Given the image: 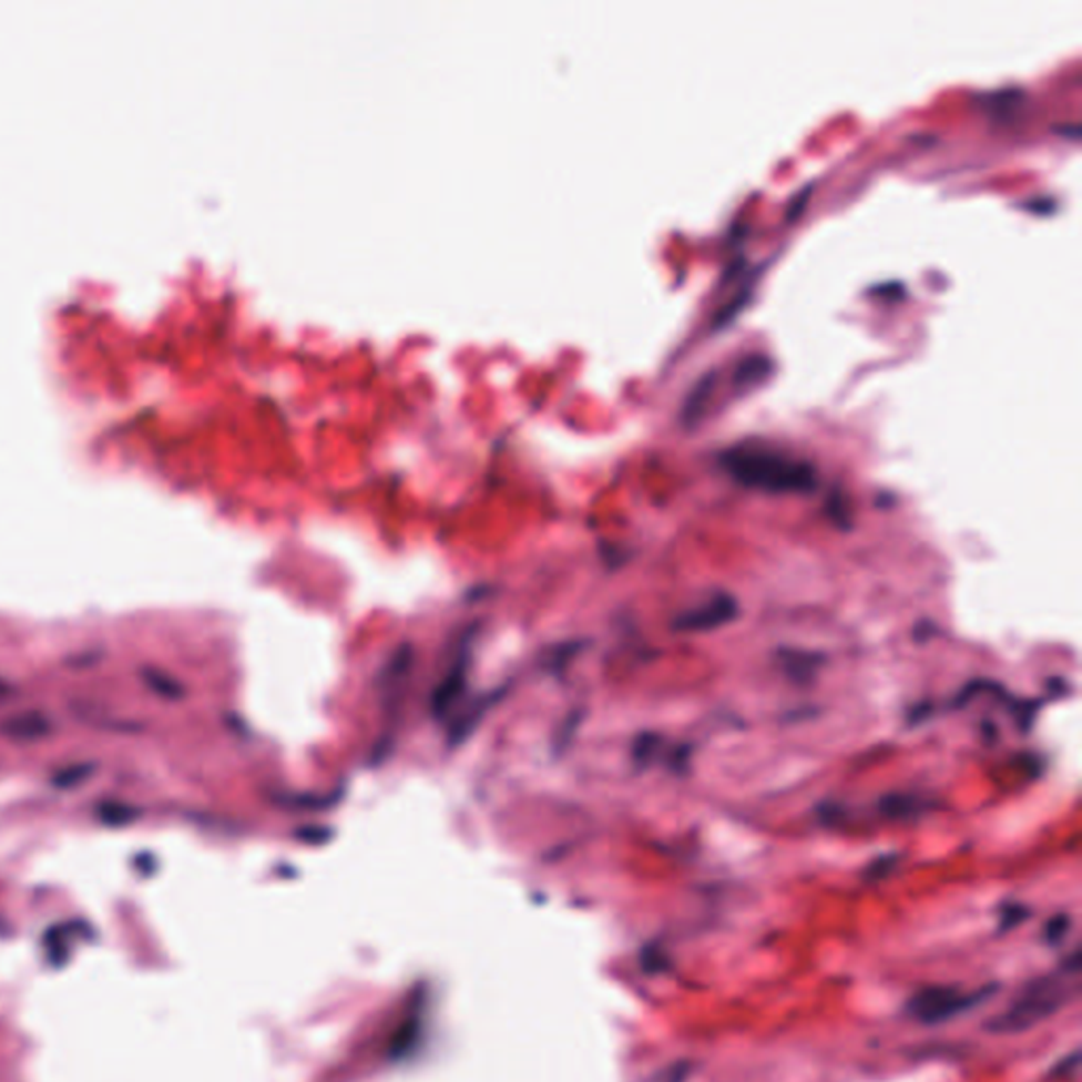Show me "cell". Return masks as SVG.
Segmentation results:
<instances>
[{"mask_svg":"<svg viewBox=\"0 0 1082 1082\" xmlns=\"http://www.w3.org/2000/svg\"><path fill=\"white\" fill-rule=\"evenodd\" d=\"M719 463L736 482L766 493H812L818 487L814 463L764 442L727 447Z\"/></svg>","mask_w":1082,"mask_h":1082,"instance_id":"6da1fadb","label":"cell"},{"mask_svg":"<svg viewBox=\"0 0 1082 1082\" xmlns=\"http://www.w3.org/2000/svg\"><path fill=\"white\" fill-rule=\"evenodd\" d=\"M1081 951L1076 949L1060 972L1047 974L1023 986L1013 1002L988 1023L993 1034H1021L1061 1011L1079 993Z\"/></svg>","mask_w":1082,"mask_h":1082,"instance_id":"7a4b0ae2","label":"cell"},{"mask_svg":"<svg viewBox=\"0 0 1082 1082\" xmlns=\"http://www.w3.org/2000/svg\"><path fill=\"white\" fill-rule=\"evenodd\" d=\"M996 986H988L974 992H962L956 988H925L918 993H913L907 1002V1014L913 1017L920 1023H943L947 1019H953L956 1014L967 1013L970 1009L979 1007L988 998H992Z\"/></svg>","mask_w":1082,"mask_h":1082,"instance_id":"3957f363","label":"cell"},{"mask_svg":"<svg viewBox=\"0 0 1082 1082\" xmlns=\"http://www.w3.org/2000/svg\"><path fill=\"white\" fill-rule=\"evenodd\" d=\"M738 615V603L734 596L717 592L713 599L702 603L700 608L687 609L685 613L676 615L675 631L678 632H706L715 631L723 624L736 620Z\"/></svg>","mask_w":1082,"mask_h":1082,"instance_id":"277c9868","label":"cell"},{"mask_svg":"<svg viewBox=\"0 0 1082 1082\" xmlns=\"http://www.w3.org/2000/svg\"><path fill=\"white\" fill-rule=\"evenodd\" d=\"M53 729L51 717L43 711H22L0 723V734L13 743H39Z\"/></svg>","mask_w":1082,"mask_h":1082,"instance_id":"5b68a950","label":"cell"},{"mask_svg":"<svg viewBox=\"0 0 1082 1082\" xmlns=\"http://www.w3.org/2000/svg\"><path fill=\"white\" fill-rule=\"evenodd\" d=\"M778 662H780L783 671L789 675L790 681L810 683L812 676L818 671V666L823 662V655L808 654V652H799V650H780Z\"/></svg>","mask_w":1082,"mask_h":1082,"instance_id":"8992f818","label":"cell"},{"mask_svg":"<svg viewBox=\"0 0 1082 1082\" xmlns=\"http://www.w3.org/2000/svg\"><path fill=\"white\" fill-rule=\"evenodd\" d=\"M715 381H717V370H706L694 384V387L690 389V394L685 396V402H683V410H681V419L685 426H692L698 419L700 412L704 410V405L713 391Z\"/></svg>","mask_w":1082,"mask_h":1082,"instance_id":"52a82bcc","label":"cell"},{"mask_svg":"<svg viewBox=\"0 0 1082 1082\" xmlns=\"http://www.w3.org/2000/svg\"><path fill=\"white\" fill-rule=\"evenodd\" d=\"M774 364L767 358L766 354H748V356H743L736 368H734V384L738 387H744V385L755 384L759 379H764L766 375L772 372Z\"/></svg>","mask_w":1082,"mask_h":1082,"instance_id":"ba28073f","label":"cell"},{"mask_svg":"<svg viewBox=\"0 0 1082 1082\" xmlns=\"http://www.w3.org/2000/svg\"><path fill=\"white\" fill-rule=\"evenodd\" d=\"M926 802L913 795H890L881 802V810L895 818H909L925 810Z\"/></svg>","mask_w":1082,"mask_h":1082,"instance_id":"9c48e42d","label":"cell"},{"mask_svg":"<svg viewBox=\"0 0 1082 1082\" xmlns=\"http://www.w3.org/2000/svg\"><path fill=\"white\" fill-rule=\"evenodd\" d=\"M1030 916L1028 907L1019 905V902H1009L1002 907L1000 911V930H1009V928H1014V926L1021 925L1025 918Z\"/></svg>","mask_w":1082,"mask_h":1082,"instance_id":"30bf717a","label":"cell"},{"mask_svg":"<svg viewBox=\"0 0 1082 1082\" xmlns=\"http://www.w3.org/2000/svg\"><path fill=\"white\" fill-rule=\"evenodd\" d=\"M134 816V808H130V806H125V804H106V806L102 808V818H104L106 823H113V825H125V823H130Z\"/></svg>","mask_w":1082,"mask_h":1082,"instance_id":"8fae6325","label":"cell"},{"mask_svg":"<svg viewBox=\"0 0 1082 1082\" xmlns=\"http://www.w3.org/2000/svg\"><path fill=\"white\" fill-rule=\"evenodd\" d=\"M1068 928H1070V918H1068V916H1063V913H1061V916H1055V918H1051V920L1047 922V926H1044V939H1047L1049 943H1060L1061 939L1065 937Z\"/></svg>","mask_w":1082,"mask_h":1082,"instance_id":"7c38bea8","label":"cell"},{"mask_svg":"<svg viewBox=\"0 0 1082 1082\" xmlns=\"http://www.w3.org/2000/svg\"><path fill=\"white\" fill-rule=\"evenodd\" d=\"M895 862H897V858L895 857L878 858V860H876V862H874V865L867 869V876H869L871 879L884 878V876H886V874H888V871L895 867Z\"/></svg>","mask_w":1082,"mask_h":1082,"instance_id":"4fadbf2b","label":"cell"},{"mask_svg":"<svg viewBox=\"0 0 1082 1082\" xmlns=\"http://www.w3.org/2000/svg\"><path fill=\"white\" fill-rule=\"evenodd\" d=\"M9 694H11V685H9L4 678H0V702L7 698Z\"/></svg>","mask_w":1082,"mask_h":1082,"instance_id":"5bb4252c","label":"cell"}]
</instances>
